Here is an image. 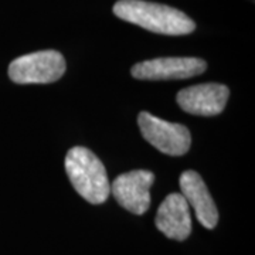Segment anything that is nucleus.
<instances>
[{
    "instance_id": "nucleus-1",
    "label": "nucleus",
    "mask_w": 255,
    "mask_h": 255,
    "mask_svg": "<svg viewBox=\"0 0 255 255\" xmlns=\"http://www.w3.org/2000/svg\"><path fill=\"white\" fill-rule=\"evenodd\" d=\"M114 14L128 23L164 36H184L196 30V23L182 10L146 0H119Z\"/></svg>"
},
{
    "instance_id": "nucleus-2",
    "label": "nucleus",
    "mask_w": 255,
    "mask_h": 255,
    "mask_svg": "<svg viewBox=\"0 0 255 255\" xmlns=\"http://www.w3.org/2000/svg\"><path fill=\"white\" fill-rule=\"evenodd\" d=\"M65 172L75 191L91 204H102L110 197L107 169L90 149L75 146L65 156Z\"/></svg>"
},
{
    "instance_id": "nucleus-3",
    "label": "nucleus",
    "mask_w": 255,
    "mask_h": 255,
    "mask_svg": "<svg viewBox=\"0 0 255 255\" xmlns=\"http://www.w3.org/2000/svg\"><path fill=\"white\" fill-rule=\"evenodd\" d=\"M65 60L55 50H43L17 57L9 65L10 80L16 84H51L65 73Z\"/></svg>"
},
{
    "instance_id": "nucleus-4",
    "label": "nucleus",
    "mask_w": 255,
    "mask_h": 255,
    "mask_svg": "<svg viewBox=\"0 0 255 255\" xmlns=\"http://www.w3.org/2000/svg\"><path fill=\"white\" fill-rule=\"evenodd\" d=\"M137 124L146 142H149L159 152L170 156H182L189 152L191 135L189 129L182 124L156 118L149 112H140Z\"/></svg>"
},
{
    "instance_id": "nucleus-5",
    "label": "nucleus",
    "mask_w": 255,
    "mask_h": 255,
    "mask_svg": "<svg viewBox=\"0 0 255 255\" xmlns=\"http://www.w3.org/2000/svg\"><path fill=\"white\" fill-rule=\"evenodd\" d=\"M206 68V61L197 57H162L135 64L130 73L136 80L163 81L191 78L204 73Z\"/></svg>"
},
{
    "instance_id": "nucleus-6",
    "label": "nucleus",
    "mask_w": 255,
    "mask_h": 255,
    "mask_svg": "<svg viewBox=\"0 0 255 255\" xmlns=\"http://www.w3.org/2000/svg\"><path fill=\"white\" fill-rule=\"evenodd\" d=\"M155 182V174L149 170H132L119 174L111 183V194H114L119 206L133 214H145L150 207L149 189Z\"/></svg>"
},
{
    "instance_id": "nucleus-7",
    "label": "nucleus",
    "mask_w": 255,
    "mask_h": 255,
    "mask_svg": "<svg viewBox=\"0 0 255 255\" xmlns=\"http://www.w3.org/2000/svg\"><path fill=\"white\" fill-rule=\"evenodd\" d=\"M230 90L223 84H199L177 94V104L184 112L197 117H214L227 105Z\"/></svg>"
},
{
    "instance_id": "nucleus-8",
    "label": "nucleus",
    "mask_w": 255,
    "mask_h": 255,
    "mask_svg": "<svg viewBox=\"0 0 255 255\" xmlns=\"http://www.w3.org/2000/svg\"><path fill=\"white\" fill-rule=\"evenodd\" d=\"M180 189L189 207L194 210V214L203 227L213 230L219 223V211L213 200L209 189L201 176L194 170H186L180 176Z\"/></svg>"
},
{
    "instance_id": "nucleus-9",
    "label": "nucleus",
    "mask_w": 255,
    "mask_h": 255,
    "mask_svg": "<svg viewBox=\"0 0 255 255\" xmlns=\"http://www.w3.org/2000/svg\"><path fill=\"white\" fill-rule=\"evenodd\" d=\"M156 227L170 240L184 241L191 233L190 207L180 193L169 194L159 206Z\"/></svg>"
}]
</instances>
